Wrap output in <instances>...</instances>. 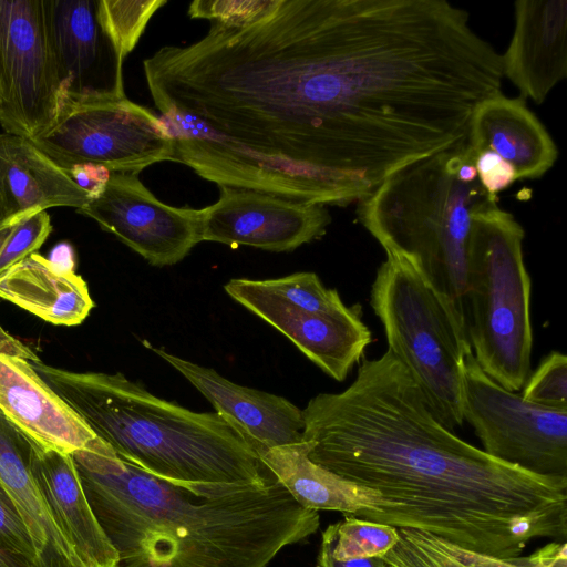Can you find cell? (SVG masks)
<instances>
[{"instance_id": "cell-20", "label": "cell", "mask_w": 567, "mask_h": 567, "mask_svg": "<svg viewBox=\"0 0 567 567\" xmlns=\"http://www.w3.org/2000/svg\"><path fill=\"white\" fill-rule=\"evenodd\" d=\"M37 443L0 410V484L16 505L41 558L83 567L54 524L33 475Z\"/></svg>"}, {"instance_id": "cell-34", "label": "cell", "mask_w": 567, "mask_h": 567, "mask_svg": "<svg viewBox=\"0 0 567 567\" xmlns=\"http://www.w3.org/2000/svg\"><path fill=\"white\" fill-rule=\"evenodd\" d=\"M52 259H49L64 270H72V247L68 244H60L52 250Z\"/></svg>"}, {"instance_id": "cell-35", "label": "cell", "mask_w": 567, "mask_h": 567, "mask_svg": "<svg viewBox=\"0 0 567 567\" xmlns=\"http://www.w3.org/2000/svg\"><path fill=\"white\" fill-rule=\"evenodd\" d=\"M381 567H393V566H391V565H389V564H386L385 561L382 560Z\"/></svg>"}, {"instance_id": "cell-6", "label": "cell", "mask_w": 567, "mask_h": 567, "mask_svg": "<svg viewBox=\"0 0 567 567\" xmlns=\"http://www.w3.org/2000/svg\"><path fill=\"white\" fill-rule=\"evenodd\" d=\"M389 349L408 370L435 416L450 430L464 423L465 321L406 260L386 255L370 293Z\"/></svg>"}, {"instance_id": "cell-1", "label": "cell", "mask_w": 567, "mask_h": 567, "mask_svg": "<svg viewBox=\"0 0 567 567\" xmlns=\"http://www.w3.org/2000/svg\"><path fill=\"white\" fill-rule=\"evenodd\" d=\"M302 412L309 458L382 495L378 511L357 517L499 558L520 556L537 538L567 537V477L458 437L390 350L363 359L346 390L319 393Z\"/></svg>"}, {"instance_id": "cell-4", "label": "cell", "mask_w": 567, "mask_h": 567, "mask_svg": "<svg viewBox=\"0 0 567 567\" xmlns=\"http://www.w3.org/2000/svg\"><path fill=\"white\" fill-rule=\"evenodd\" d=\"M466 137L412 162L358 200L362 226L406 260L465 321L466 251L474 214L498 204L481 185Z\"/></svg>"}, {"instance_id": "cell-33", "label": "cell", "mask_w": 567, "mask_h": 567, "mask_svg": "<svg viewBox=\"0 0 567 567\" xmlns=\"http://www.w3.org/2000/svg\"><path fill=\"white\" fill-rule=\"evenodd\" d=\"M0 567H52V563L45 559L30 558L0 543Z\"/></svg>"}, {"instance_id": "cell-28", "label": "cell", "mask_w": 567, "mask_h": 567, "mask_svg": "<svg viewBox=\"0 0 567 567\" xmlns=\"http://www.w3.org/2000/svg\"><path fill=\"white\" fill-rule=\"evenodd\" d=\"M0 543L33 559L41 558L16 505L0 484ZM47 560V559H45ZM51 563V561H50Z\"/></svg>"}, {"instance_id": "cell-26", "label": "cell", "mask_w": 567, "mask_h": 567, "mask_svg": "<svg viewBox=\"0 0 567 567\" xmlns=\"http://www.w3.org/2000/svg\"><path fill=\"white\" fill-rule=\"evenodd\" d=\"M520 394L525 400L559 410H567V358L553 351L528 375Z\"/></svg>"}, {"instance_id": "cell-7", "label": "cell", "mask_w": 567, "mask_h": 567, "mask_svg": "<svg viewBox=\"0 0 567 567\" xmlns=\"http://www.w3.org/2000/svg\"><path fill=\"white\" fill-rule=\"evenodd\" d=\"M224 288L337 381L346 380L371 343L361 306H346L339 292L326 288L315 272L265 280L237 278Z\"/></svg>"}, {"instance_id": "cell-9", "label": "cell", "mask_w": 567, "mask_h": 567, "mask_svg": "<svg viewBox=\"0 0 567 567\" xmlns=\"http://www.w3.org/2000/svg\"><path fill=\"white\" fill-rule=\"evenodd\" d=\"M51 13L52 0H0V124L29 141L64 101Z\"/></svg>"}, {"instance_id": "cell-13", "label": "cell", "mask_w": 567, "mask_h": 567, "mask_svg": "<svg viewBox=\"0 0 567 567\" xmlns=\"http://www.w3.org/2000/svg\"><path fill=\"white\" fill-rule=\"evenodd\" d=\"M99 0H52V33L65 99H122L123 58L102 28Z\"/></svg>"}, {"instance_id": "cell-24", "label": "cell", "mask_w": 567, "mask_h": 567, "mask_svg": "<svg viewBox=\"0 0 567 567\" xmlns=\"http://www.w3.org/2000/svg\"><path fill=\"white\" fill-rule=\"evenodd\" d=\"M399 540L396 527L346 515L322 533L321 545L331 557L344 561L382 558Z\"/></svg>"}, {"instance_id": "cell-10", "label": "cell", "mask_w": 567, "mask_h": 567, "mask_svg": "<svg viewBox=\"0 0 567 567\" xmlns=\"http://www.w3.org/2000/svg\"><path fill=\"white\" fill-rule=\"evenodd\" d=\"M464 421L483 451L540 475L567 477V410L538 405L508 391L465 358Z\"/></svg>"}, {"instance_id": "cell-15", "label": "cell", "mask_w": 567, "mask_h": 567, "mask_svg": "<svg viewBox=\"0 0 567 567\" xmlns=\"http://www.w3.org/2000/svg\"><path fill=\"white\" fill-rule=\"evenodd\" d=\"M514 12V32L501 54L503 78L520 99L539 104L567 75V1L519 0Z\"/></svg>"}, {"instance_id": "cell-8", "label": "cell", "mask_w": 567, "mask_h": 567, "mask_svg": "<svg viewBox=\"0 0 567 567\" xmlns=\"http://www.w3.org/2000/svg\"><path fill=\"white\" fill-rule=\"evenodd\" d=\"M31 142L63 169L94 165L138 175L174 154L161 116L126 96L65 99L53 125Z\"/></svg>"}, {"instance_id": "cell-12", "label": "cell", "mask_w": 567, "mask_h": 567, "mask_svg": "<svg viewBox=\"0 0 567 567\" xmlns=\"http://www.w3.org/2000/svg\"><path fill=\"white\" fill-rule=\"evenodd\" d=\"M331 223L322 205L247 188L219 186V198L200 209V240L233 248L292 251L322 237Z\"/></svg>"}, {"instance_id": "cell-3", "label": "cell", "mask_w": 567, "mask_h": 567, "mask_svg": "<svg viewBox=\"0 0 567 567\" xmlns=\"http://www.w3.org/2000/svg\"><path fill=\"white\" fill-rule=\"evenodd\" d=\"M32 365L96 437L153 476L182 486L275 480L247 436L217 412L161 399L120 372Z\"/></svg>"}, {"instance_id": "cell-16", "label": "cell", "mask_w": 567, "mask_h": 567, "mask_svg": "<svg viewBox=\"0 0 567 567\" xmlns=\"http://www.w3.org/2000/svg\"><path fill=\"white\" fill-rule=\"evenodd\" d=\"M0 410L43 449L72 454L96 436L28 360L0 353Z\"/></svg>"}, {"instance_id": "cell-19", "label": "cell", "mask_w": 567, "mask_h": 567, "mask_svg": "<svg viewBox=\"0 0 567 567\" xmlns=\"http://www.w3.org/2000/svg\"><path fill=\"white\" fill-rule=\"evenodd\" d=\"M0 199L21 220L52 207L78 210L92 198L31 141L0 133Z\"/></svg>"}, {"instance_id": "cell-30", "label": "cell", "mask_w": 567, "mask_h": 567, "mask_svg": "<svg viewBox=\"0 0 567 567\" xmlns=\"http://www.w3.org/2000/svg\"><path fill=\"white\" fill-rule=\"evenodd\" d=\"M22 220V219H21ZM14 218L7 209L4 203L0 199V255L13 233L16 226L21 221ZM0 353L21 358L29 362L41 361L38 355L20 340L11 336L0 324Z\"/></svg>"}, {"instance_id": "cell-22", "label": "cell", "mask_w": 567, "mask_h": 567, "mask_svg": "<svg viewBox=\"0 0 567 567\" xmlns=\"http://www.w3.org/2000/svg\"><path fill=\"white\" fill-rule=\"evenodd\" d=\"M0 298L56 326H76L94 308L86 282L33 252L0 276Z\"/></svg>"}, {"instance_id": "cell-23", "label": "cell", "mask_w": 567, "mask_h": 567, "mask_svg": "<svg viewBox=\"0 0 567 567\" xmlns=\"http://www.w3.org/2000/svg\"><path fill=\"white\" fill-rule=\"evenodd\" d=\"M398 532V543L382 557L393 567H556L546 545L528 556L499 558L465 549L426 532Z\"/></svg>"}, {"instance_id": "cell-27", "label": "cell", "mask_w": 567, "mask_h": 567, "mask_svg": "<svg viewBox=\"0 0 567 567\" xmlns=\"http://www.w3.org/2000/svg\"><path fill=\"white\" fill-rule=\"evenodd\" d=\"M52 231L47 210L24 217L14 228L0 255V276L35 252Z\"/></svg>"}, {"instance_id": "cell-32", "label": "cell", "mask_w": 567, "mask_h": 567, "mask_svg": "<svg viewBox=\"0 0 567 567\" xmlns=\"http://www.w3.org/2000/svg\"><path fill=\"white\" fill-rule=\"evenodd\" d=\"M381 565L382 558H363L344 561L336 560L322 545H320L317 558V567H381Z\"/></svg>"}, {"instance_id": "cell-31", "label": "cell", "mask_w": 567, "mask_h": 567, "mask_svg": "<svg viewBox=\"0 0 567 567\" xmlns=\"http://www.w3.org/2000/svg\"><path fill=\"white\" fill-rule=\"evenodd\" d=\"M64 171L91 195V198H94L103 189L110 176L109 171L94 165H75Z\"/></svg>"}, {"instance_id": "cell-18", "label": "cell", "mask_w": 567, "mask_h": 567, "mask_svg": "<svg viewBox=\"0 0 567 567\" xmlns=\"http://www.w3.org/2000/svg\"><path fill=\"white\" fill-rule=\"evenodd\" d=\"M33 475L58 529L83 567H117L118 555L97 522L71 454L37 444Z\"/></svg>"}, {"instance_id": "cell-29", "label": "cell", "mask_w": 567, "mask_h": 567, "mask_svg": "<svg viewBox=\"0 0 567 567\" xmlns=\"http://www.w3.org/2000/svg\"><path fill=\"white\" fill-rule=\"evenodd\" d=\"M474 166L481 185L491 195H497L516 181L514 168L491 151L476 153Z\"/></svg>"}, {"instance_id": "cell-17", "label": "cell", "mask_w": 567, "mask_h": 567, "mask_svg": "<svg viewBox=\"0 0 567 567\" xmlns=\"http://www.w3.org/2000/svg\"><path fill=\"white\" fill-rule=\"evenodd\" d=\"M466 140L476 153L491 151L507 162L516 179L542 177L558 157L553 137L525 101L502 92L477 105Z\"/></svg>"}, {"instance_id": "cell-25", "label": "cell", "mask_w": 567, "mask_h": 567, "mask_svg": "<svg viewBox=\"0 0 567 567\" xmlns=\"http://www.w3.org/2000/svg\"><path fill=\"white\" fill-rule=\"evenodd\" d=\"M165 0H99L100 23L124 59L136 45L152 16Z\"/></svg>"}, {"instance_id": "cell-5", "label": "cell", "mask_w": 567, "mask_h": 567, "mask_svg": "<svg viewBox=\"0 0 567 567\" xmlns=\"http://www.w3.org/2000/svg\"><path fill=\"white\" fill-rule=\"evenodd\" d=\"M525 231L498 204L474 214L466 251L465 328L480 368L508 391L530 374L532 280L524 262Z\"/></svg>"}, {"instance_id": "cell-21", "label": "cell", "mask_w": 567, "mask_h": 567, "mask_svg": "<svg viewBox=\"0 0 567 567\" xmlns=\"http://www.w3.org/2000/svg\"><path fill=\"white\" fill-rule=\"evenodd\" d=\"M310 443L276 446L260 451L259 457L274 477L302 507L311 511H338L358 516L378 511L382 495L372 488L346 480L309 458Z\"/></svg>"}, {"instance_id": "cell-11", "label": "cell", "mask_w": 567, "mask_h": 567, "mask_svg": "<svg viewBox=\"0 0 567 567\" xmlns=\"http://www.w3.org/2000/svg\"><path fill=\"white\" fill-rule=\"evenodd\" d=\"M78 213L156 267L182 261L200 243V209L158 200L137 174L110 173L103 189Z\"/></svg>"}, {"instance_id": "cell-2", "label": "cell", "mask_w": 567, "mask_h": 567, "mask_svg": "<svg viewBox=\"0 0 567 567\" xmlns=\"http://www.w3.org/2000/svg\"><path fill=\"white\" fill-rule=\"evenodd\" d=\"M117 567H267L316 534L320 516L275 478L175 485L118 457L95 437L71 454Z\"/></svg>"}, {"instance_id": "cell-14", "label": "cell", "mask_w": 567, "mask_h": 567, "mask_svg": "<svg viewBox=\"0 0 567 567\" xmlns=\"http://www.w3.org/2000/svg\"><path fill=\"white\" fill-rule=\"evenodd\" d=\"M144 344L196 388L217 413L237 426L257 453L303 441V412L286 398L239 385L212 368Z\"/></svg>"}]
</instances>
